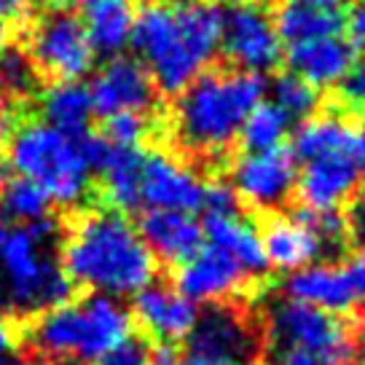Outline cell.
<instances>
[{
    "label": "cell",
    "instance_id": "6da1fadb",
    "mask_svg": "<svg viewBox=\"0 0 365 365\" xmlns=\"http://www.w3.org/2000/svg\"><path fill=\"white\" fill-rule=\"evenodd\" d=\"M223 16L217 0H150L137 14L129 43L156 89L178 97L215 59Z\"/></svg>",
    "mask_w": 365,
    "mask_h": 365
},
{
    "label": "cell",
    "instance_id": "7a4b0ae2",
    "mask_svg": "<svg viewBox=\"0 0 365 365\" xmlns=\"http://www.w3.org/2000/svg\"><path fill=\"white\" fill-rule=\"evenodd\" d=\"M59 261L73 285L129 298L156 279V258L121 210H86L65 231Z\"/></svg>",
    "mask_w": 365,
    "mask_h": 365
},
{
    "label": "cell",
    "instance_id": "3957f363",
    "mask_svg": "<svg viewBox=\"0 0 365 365\" xmlns=\"http://www.w3.org/2000/svg\"><path fill=\"white\" fill-rule=\"evenodd\" d=\"M266 81L258 73L223 65L199 73L178 94L172 129L185 150L217 159L240 140L242 124L261 103Z\"/></svg>",
    "mask_w": 365,
    "mask_h": 365
},
{
    "label": "cell",
    "instance_id": "277c9868",
    "mask_svg": "<svg viewBox=\"0 0 365 365\" xmlns=\"http://www.w3.org/2000/svg\"><path fill=\"white\" fill-rule=\"evenodd\" d=\"M54 220L14 223L0 217V309L38 314L70 298Z\"/></svg>",
    "mask_w": 365,
    "mask_h": 365
},
{
    "label": "cell",
    "instance_id": "5b68a950",
    "mask_svg": "<svg viewBox=\"0 0 365 365\" xmlns=\"http://www.w3.org/2000/svg\"><path fill=\"white\" fill-rule=\"evenodd\" d=\"M132 312L121 298L89 293L68 298L57 307L38 312L27 331V344L46 360L86 365L115 349L132 336Z\"/></svg>",
    "mask_w": 365,
    "mask_h": 365
},
{
    "label": "cell",
    "instance_id": "8992f818",
    "mask_svg": "<svg viewBox=\"0 0 365 365\" xmlns=\"http://www.w3.org/2000/svg\"><path fill=\"white\" fill-rule=\"evenodd\" d=\"M6 161L19 178L33 180L51 205L73 207L89 194L94 170L83 135L59 132L46 121H24L9 137Z\"/></svg>",
    "mask_w": 365,
    "mask_h": 365
},
{
    "label": "cell",
    "instance_id": "52a82bcc",
    "mask_svg": "<svg viewBox=\"0 0 365 365\" xmlns=\"http://www.w3.org/2000/svg\"><path fill=\"white\" fill-rule=\"evenodd\" d=\"M269 331L277 346H298L322 365H352L357 357V336L339 314L285 298L269 312Z\"/></svg>",
    "mask_w": 365,
    "mask_h": 365
},
{
    "label": "cell",
    "instance_id": "ba28073f",
    "mask_svg": "<svg viewBox=\"0 0 365 365\" xmlns=\"http://www.w3.org/2000/svg\"><path fill=\"white\" fill-rule=\"evenodd\" d=\"M30 62L35 73L54 81H78L94 62L86 30L76 14L54 11L35 22L30 33Z\"/></svg>",
    "mask_w": 365,
    "mask_h": 365
},
{
    "label": "cell",
    "instance_id": "9c48e42d",
    "mask_svg": "<svg viewBox=\"0 0 365 365\" xmlns=\"http://www.w3.org/2000/svg\"><path fill=\"white\" fill-rule=\"evenodd\" d=\"M285 298L304 301L331 314H349L365 304V258L309 263L285 279Z\"/></svg>",
    "mask_w": 365,
    "mask_h": 365
},
{
    "label": "cell",
    "instance_id": "30bf717a",
    "mask_svg": "<svg viewBox=\"0 0 365 365\" xmlns=\"http://www.w3.org/2000/svg\"><path fill=\"white\" fill-rule=\"evenodd\" d=\"M220 48L226 65L247 73H272L282 62V41L269 14L255 3H237L223 16Z\"/></svg>",
    "mask_w": 365,
    "mask_h": 365
},
{
    "label": "cell",
    "instance_id": "8fae6325",
    "mask_svg": "<svg viewBox=\"0 0 365 365\" xmlns=\"http://www.w3.org/2000/svg\"><path fill=\"white\" fill-rule=\"evenodd\" d=\"M298 167L290 145L242 153L231 164V188L242 202L255 210H272L290 199L296 188Z\"/></svg>",
    "mask_w": 365,
    "mask_h": 365
},
{
    "label": "cell",
    "instance_id": "7c38bea8",
    "mask_svg": "<svg viewBox=\"0 0 365 365\" xmlns=\"http://www.w3.org/2000/svg\"><path fill=\"white\" fill-rule=\"evenodd\" d=\"M365 172L360 161L344 150H325L304 161L296 178L301 207L314 212H336L360 191Z\"/></svg>",
    "mask_w": 365,
    "mask_h": 365
},
{
    "label": "cell",
    "instance_id": "4fadbf2b",
    "mask_svg": "<svg viewBox=\"0 0 365 365\" xmlns=\"http://www.w3.org/2000/svg\"><path fill=\"white\" fill-rule=\"evenodd\" d=\"M140 207L194 215L205 207V182L188 164L164 150L143 153Z\"/></svg>",
    "mask_w": 365,
    "mask_h": 365
},
{
    "label": "cell",
    "instance_id": "5bb4252c",
    "mask_svg": "<svg viewBox=\"0 0 365 365\" xmlns=\"http://www.w3.org/2000/svg\"><path fill=\"white\" fill-rule=\"evenodd\" d=\"M89 94L94 113L103 118L118 113L148 115L156 103V83L140 65V59L113 57L91 78Z\"/></svg>",
    "mask_w": 365,
    "mask_h": 365
},
{
    "label": "cell",
    "instance_id": "9a60e30c",
    "mask_svg": "<svg viewBox=\"0 0 365 365\" xmlns=\"http://www.w3.org/2000/svg\"><path fill=\"white\" fill-rule=\"evenodd\" d=\"M250 274L242 269L228 252L215 245H205L185 263L178 266V290L194 304H223L237 296Z\"/></svg>",
    "mask_w": 365,
    "mask_h": 365
},
{
    "label": "cell",
    "instance_id": "2e32d148",
    "mask_svg": "<svg viewBox=\"0 0 365 365\" xmlns=\"http://www.w3.org/2000/svg\"><path fill=\"white\" fill-rule=\"evenodd\" d=\"M132 319H137L145 331L161 344H175L188 339L199 319V307L191 298H185L178 287L156 285L150 282L135 293Z\"/></svg>",
    "mask_w": 365,
    "mask_h": 365
},
{
    "label": "cell",
    "instance_id": "e0dca14e",
    "mask_svg": "<svg viewBox=\"0 0 365 365\" xmlns=\"http://www.w3.org/2000/svg\"><path fill=\"white\" fill-rule=\"evenodd\" d=\"M137 231L153 252V258L170 266H180L205 247V228L188 212L148 210L140 217Z\"/></svg>",
    "mask_w": 365,
    "mask_h": 365
},
{
    "label": "cell",
    "instance_id": "ac0fdd59",
    "mask_svg": "<svg viewBox=\"0 0 365 365\" xmlns=\"http://www.w3.org/2000/svg\"><path fill=\"white\" fill-rule=\"evenodd\" d=\"M354 48L349 41H341L339 35L312 38L301 41L287 48L285 65L290 73L309 81L314 89L317 86H333L349 73L354 65Z\"/></svg>",
    "mask_w": 365,
    "mask_h": 365
},
{
    "label": "cell",
    "instance_id": "d6986e66",
    "mask_svg": "<svg viewBox=\"0 0 365 365\" xmlns=\"http://www.w3.org/2000/svg\"><path fill=\"white\" fill-rule=\"evenodd\" d=\"M191 352L212 354V357H237L250 360L255 352L250 325L240 317V312L228 307H215L207 314H199L194 331L188 333Z\"/></svg>",
    "mask_w": 365,
    "mask_h": 365
},
{
    "label": "cell",
    "instance_id": "ffe728a7",
    "mask_svg": "<svg viewBox=\"0 0 365 365\" xmlns=\"http://www.w3.org/2000/svg\"><path fill=\"white\" fill-rule=\"evenodd\" d=\"M261 242L266 258H269V266H277L282 272H298V269L317 261L319 252L325 250L322 240L296 215L266 217Z\"/></svg>",
    "mask_w": 365,
    "mask_h": 365
},
{
    "label": "cell",
    "instance_id": "44dd1931",
    "mask_svg": "<svg viewBox=\"0 0 365 365\" xmlns=\"http://www.w3.org/2000/svg\"><path fill=\"white\" fill-rule=\"evenodd\" d=\"M202 228H205V240L228 252L247 274L261 277L272 269L266 250H263L261 231L252 226L250 220H245L240 212H228V215L207 212Z\"/></svg>",
    "mask_w": 365,
    "mask_h": 365
},
{
    "label": "cell",
    "instance_id": "7402d4cb",
    "mask_svg": "<svg viewBox=\"0 0 365 365\" xmlns=\"http://www.w3.org/2000/svg\"><path fill=\"white\" fill-rule=\"evenodd\" d=\"M81 24L94 54L118 57L132 41L135 9L129 0H83Z\"/></svg>",
    "mask_w": 365,
    "mask_h": 365
},
{
    "label": "cell",
    "instance_id": "603a6c76",
    "mask_svg": "<svg viewBox=\"0 0 365 365\" xmlns=\"http://www.w3.org/2000/svg\"><path fill=\"white\" fill-rule=\"evenodd\" d=\"M274 30L285 43H301L312 38L339 35L344 30V14L336 9H322L312 0H272Z\"/></svg>",
    "mask_w": 365,
    "mask_h": 365
},
{
    "label": "cell",
    "instance_id": "cb8c5ba5",
    "mask_svg": "<svg viewBox=\"0 0 365 365\" xmlns=\"http://www.w3.org/2000/svg\"><path fill=\"white\" fill-rule=\"evenodd\" d=\"M41 113L48 126L68 135H86L94 115L89 86L78 81H54L41 94Z\"/></svg>",
    "mask_w": 365,
    "mask_h": 365
},
{
    "label": "cell",
    "instance_id": "d4e9b609",
    "mask_svg": "<svg viewBox=\"0 0 365 365\" xmlns=\"http://www.w3.org/2000/svg\"><path fill=\"white\" fill-rule=\"evenodd\" d=\"M140 172H143V150L110 143L100 175H103L105 196L113 205V210H137L140 207Z\"/></svg>",
    "mask_w": 365,
    "mask_h": 365
},
{
    "label": "cell",
    "instance_id": "484cf974",
    "mask_svg": "<svg viewBox=\"0 0 365 365\" xmlns=\"http://www.w3.org/2000/svg\"><path fill=\"white\" fill-rule=\"evenodd\" d=\"M0 217L14 223H41L51 217V199L33 180L16 175L0 185Z\"/></svg>",
    "mask_w": 365,
    "mask_h": 365
},
{
    "label": "cell",
    "instance_id": "4316f807",
    "mask_svg": "<svg viewBox=\"0 0 365 365\" xmlns=\"http://www.w3.org/2000/svg\"><path fill=\"white\" fill-rule=\"evenodd\" d=\"M290 126V115L274 103H258L245 118L240 132V145L245 153L250 150H269L274 145H282Z\"/></svg>",
    "mask_w": 365,
    "mask_h": 365
},
{
    "label": "cell",
    "instance_id": "83f0119b",
    "mask_svg": "<svg viewBox=\"0 0 365 365\" xmlns=\"http://www.w3.org/2000/svg\"><path fill=\"white\" fill-rule=\"evenodd\" d=\"M272 89H274V105H279V108L290 115V121H293V118L307 121V118H312L314 110H317V105H319L317 89H314L309 81L301 78V76L290 73V70L277 73Z\"/></svg>",
    "mask_w": 365,
    "mask_h": 365
},
{
    "label": "cell",
    "instance_id": "f1b7e54d",
    "mask_svg": "<svg viewBox=\"0 0 365 365\" xmlns=\"http://www.w3.org/2000/svg\"><path fill=\"white\" fill-rule=\"evenodd\" d=\"M35 68L30 57L19 51H0V94L6 97H22L33 89Z\"/></svg>",
    "mask_w": 365,
    "mask_h": 365
},
{
    "label": "cell",
    "instance_id": "f546056e",
    "mask_svg": "<svg viewBox=\"0 0 365 365\" xmlns=\"http://www.w3.org/2000/svg\"><path fill=\"white\" fill-rule=\"evenodd\" d=\"M148 118L140 113H118L105 118V140L124 148H140V143L148 135Z\"/></svg>",
    "mask_w": 365,
    "mask_h": 365
},
{
    "label": "cell",
    "instance_id": "4dcf8cb0",
    "mask_svg": "<svg viewBox=\"0 0 365 365\" xmlns=\"http://www.w3.org/2000/svg\"><path fill=\"white\" fill-rule=\"evenodd\" d=\"M336 103L341 110H349V115L365 118V62L352 65L349 73L339 81Z\"/></svg>",
    "mask_w": 365,
    "mask_h": 365
},
{
    "label": "cell",
    "instance_id": "1f68e13d",
    "mask_svg": "<svg viewBox=\"0 0 365 365\" xmlns=\"http://www.w3.org/2000/svg\"><path fill=\"white\" fill-rule=\"evenodd\" d=\"M91 365H153L150 363V346L140 339H126L115 349H110L108 354H103L97 363Z\"/></svg>",
    "mask_w": 365,
    "mask_h": 365
},
{
    "label": "cell",
    "instance_id": "d6a6232c",
    "mask_svg": "<svg viewBox=\"0 0 365 365\" xmlns=\"http://www.w3.org/2000/svg\"><path fill=\"white\" fill-rule=\"evenodd\" d=\"M202 210H207V212H220V215L240 212V196L223 180L205 182V207Z\"/></svg>",
    "mask_w": 365,
    "mask_h": 365
},
{
    "label": "cell",
    "instance_id": "836d02e7",
    "mask_svg": "<svg viewBox=\"0 0 365 365\" xmlns=\"http://www.w3.org/2000/svg\"><path fill=\"white\" fill-rule=\"evenodd\" d=\"M344 27L349 30V43L365 51V0H354L349 14L344 16Z\"/></svg>",
    "mask_w": 365,
    "mask_h": 365
},
{
    "label": "cell",
    "instance_id": "e575fe53",
    "mask_svg": "<svg viewBox=\"0 0 365 365\" xmlns=\"http://www.w3.org/2000/svg\"><path fill=\"white\" fill-rule=\"evenodd\" d=\"M272 365H322L312 352L298 346H277Z\"/></svg>",
    "mask_w": 365,
    "mask_h": 365
},
{
    "label": "cell",
    "instance_id": "d590c367",
    "mask_svg": "<svg viewBox=\"0 0 365 365\" xmlns=\"http://www.w3.org/2000/svg\"><path fill=\"white\" fill-rule=\"evenodd\" d=\"M9 137H11V108L0 100V185H3V172H6Z\"/></svg>",
    "mask_w": 365,
    "mask_h": 365
},
{
    "label": "cell",
    "instance_id": "8d00e7d4",
    "mask_svg": "<svg viewBox=\"0 0 365 365\" xmlns=\"http://www.w3.org/2000/svg\"><path fill=\"white\" fill-rule=\"evenodd\" d=\"M178 365H250V360H237V357H212V354H185Z\"/></svg>",
    "mask_w": 365,
    "mask_h": 365
},
{
    "label": "cell",
    "instance_id": "74e56055",
    "mask_svg": "<svg viewBox=\"0 0 365 365\" xmlns=\"http://www.w3.org/2000/svg\"><path fill=\"white\" fill-rule=\"evenodd\" d=\"M27 6H30V0H0V16L9 24L22 22L27 16Z\"/></svg>",
    "mask_w": 365,
    "mask_h": 365
},
{
    "label": "cell",
    "instance_id": "f35d334b",
    "mask_svg": "<svg viewBox=\"0 0 365 365\" xmlns=\"http://www.w3.org/2000/svg\"><path fill=\"white\" fill-rule=\"evenodd\" d=\"M14 339H16V333H14V322L9 319V314L0 309V354H11Z\"/></svg>",
    "mask_w": 365,
    "mask_h": 365
},
{
    "label": "cell",
    "instance_id": "ab89813d",
    "mask_svg": "<svg viewBox=\"0 0 365 365\" xmlns=\"http://www.w3.org/2000/svg\"><path fill=\"white\" fill-rule=\"evenodd\" d=\"M354 234H357V245L365 258V202L357 207V217H354Z\"/></svg>",
    "mask_w": 365,
    "mask_h": 365
},
{
    "label": "cell",
    "instance_id": "60d3db41",
    "mask_svg": "<svg viewBox=\"0 0 365 365\" xmlns=\"http://www.w3.org/2000/svg\"><path fill=\"white\" fill-rule=\"evenodd\" d=\"M9 33H11V24L0 16V51H6V43H9Z\"/></svg>",
    "mask_w": 365,
    "mask_h": 365
},
{
    "label": "cell",
    "instance_id": "b9f144b4",
    "mask_svg": "<svg viewBox=\"0 0 365 365\" xmlns=\"http://www.w3.org/2000/svg\"><path fill=\"white\" fill-rule=\"evenodd\" d=\"M312 3H314V6H322V9H336V11H339L344 3H349V0H312Z\"/></svg>",
    "mask_w": 365,
    "mask_h": 365
},
{
    "label": "cell",
    "instance_id": "7bdbcfd3",
    "mask_svg": "<svg viewBox=\"0 0 365 365\" xmlns=\"http://www.w3.org/2000/svg\"><path fill=\"white\" fill-rule=\"evenodd\" d=\"M0 365H24V363H19L11 354H0Z\"/></svg>",
    "mask_w": 365,
    "mask_h": 365
},
{
    "label": "cell",
    "instance_id": "ee69618b",
    "mask_svg": "<svg viewBox=\"0 0 365 365\" xmlns=\"http://www.w3.org/2000/svg\"><path fill=\"white\" fill-rule=\"evenodd\" d=\"M30 3H41V6H51L54 9V6H65L68 0H30Z\"/></svg>",
    "mask_w": 365,
    "mask_h": 365
},
{
    "label": "cell",
    "instance_id": "f6af8a7d",
    "mask_svg": "<svg viewBox=\"0 0 365 365\" xmlns=\"http://www.w3.org/2000/svg\"><path fill=\"white\" fill-rule=\"evenodd\" d=\"M41 365H76V363H65V360H46Z\"/></svg>",
    "mask_w": 365,
    "mask_h": 365
},
{
    "label": "cell",
    "instance_id": "bcb514c9",
    "mask_svg": "<svg viewBox=\"0 0 365 365\" xmlns=\"http://www.w3.org/2000/svg\"><path fill=\"white\" fill-rule=\"evenodd\" d=\"M231 3H252V0H231Z\"/></svg>",
    "mask_w": 365,
    "mask_h": 365
},
{
    "label": "cell",
    "instance_id": "7dc6e473",
    "mask_svg": "<svg viewBox=\"0 0 365 365\" xmlns=\"http://www.w3.org/2000/svg\"><path fill=\"white\" fill-rule=\"evenodd\" d=\"M148 3H150V0H148Z\"/></svg>",
    "mask_w": 365,
    "mask_h": 365
}]
</instances>
